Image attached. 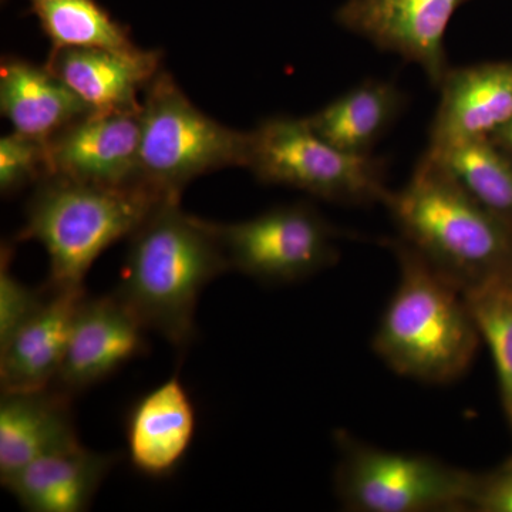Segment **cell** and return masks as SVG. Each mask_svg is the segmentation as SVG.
I'll return each instance as SVG.
<instances>
[{
  "mask_svg": "<svg viewBox=\"0 0 512 512\" xmlns=\"http://www.w3.org/2000/svg\"><path fill=\"white\" fill-rule=\"evenodd\" d=\"M491 140L495 141L498 146L503 147L504 150L512 154V121L510 124H507L503 130L498 131Z\"/></svg>",
  "mask_w": 512,
  "mask_h": 512,
  "instance_id": "obj_26",
  "label": "cell"
},
{
  "mask_svg": "<svg viewBox=\"0 0 512 512\" xmlns=\"http://www.w3.org/2000/svg\"><path fill=\"white\" fill-rule=\"evenodd\" d=\"M15 255L12 242L2 245L0 252V346L40 311L50 295V289H33L23 284L12 272Z\"/></svg>",
  "mask_w": 512,
  "mask_h": 512,
  "instance_id": "obj_24",
  "label": "cell"
},
{
  "mask_svg": "<svg viewBox=\"0 0 512 512\" xmlns=\"http://www.w3.org/2000/svg\"><path fill=\"white\" fill-rule=\"evenodd\" d=\"M165 200L143 183L106 187L50 175L36 185L15 242L45 248L50 289H82L99 256L130 237Z\"/></svg>",
  "mask_w": 512,
  "mask_h": 512,
  "instance_id": "obj_4",
  "label": "cell"
},
{
  "mask_svg": "<svg viewBox=\"0 0 512 512\" xmlns=\"http://www.w3.org/2000/svg\"><path fill=\"white\" fill-rule=\"evenodd\" d=\"M127 239L114 295L144 328L187 349L197 336L201 292L231 271L210 222L187 214L180 200H165Z\"/></svg>",
  "mask_w": 512,
  "mask_h": 512,
  "instance_id": "obj_1",
  "label": "cell"
},
{
  "mask_svg": "<svg viewBox=\"0 0 512 512\" xmlns=\"http://www.w3.org/2000/svg\"><path fill=\"white\" fill-rule=\"evenodd\" d=\"M427 151L474 200L512 231V154L491 138L429 147Z\"/></svg>",
  "mask_w": 512,
  "mask_h": 512,
  "instance_id": "obj_20",
  "label": "cell"
},
{
  "mask_svg": "<svg viewBox=\"0 0 512 512\" xmlns=\"http://www.w3.org/2000/svg\"><path fill=\"white\" fill-rule=\"evenodd\" d=\"M72 396L56 387L2 393L0 399V483L37 458L79 443Z\"/></svg>",
  "mask_w": 512,
  "mask_h": 512,
  "instance_id": "obj_17",
  "label": "cell"
},
{
  "mask_svg": "<svg viewBox=\"0 0 512 512\" xmlns=\"http://www.w3.org/2000/svg\"><path fill=\"white\" fill-rule=\"evenodd\" d=\"M116 454L73 444L37 458L8 480L6 488L30 512H83L116 466Z\"/></svg>",
  "mask_w": 512,
  "mask_h": 512,
  "instance_id": "obj_16",
  "label": "cell"
},
{
  "mask_svg": "<svg viewBox=\"0 0 512 512\" xmlns=\"http://www.w3.org/2000/svg\"><path fill=\"white\" fill-rule=\"evenodd\" d=\"M146 332L114 292L84 296L53 387L73 397L116 375L131 360L146 355Z\"/></svg>",
  "mask_w": 512,
  "mask_h": 512,
  "instance_id": "obj_10",
  "label": "cell"
},
{
  "mask_svg": "<svg viewBox=\"0 0 512 512\" xmlns=\"http://www.w3.org/2000/svg\"><path fill=\"white\" fill-rule=\"evenodd\" d=\"M430 128V148L493 138L512 121V62L450 67Z\"/></svg>",
  "mask_w": 512,
  "mask_h": 512,
  "instance_id": "obj_12",
  "label": "cell"
},
{
  "mask_svg": "<svg viewBox=\"0 0 512 512\" xmlns=\"http://www.w3.org/2000/svg\"><path fill=\"white\" fill-rule=\"evenodd\" d=\"M384 207L400 239L461 289L512 271V231L454 180L429 151Z\"/></svg>",
  "mask_w": 512,
  "mask_h": 512,
  "instance_id": "obj_3",
  "label": "cell"
},
{
  "mask_svg": "<svg viewBox=\"0 0 512 512\" xmlns=\"http://www.w3.org/2000/svg\"><path fill=\"white\" fill-rule=\"evenodd\" d=\"M468 510L512 512V464L491 476H476Z\"/></svg>",
  "mask_w": 512,
  "mask_h": 512,
  "instance_id": "obj_25",
  "label": "cell"
},
{
  "mask_svg": "<svg viewBox=\"0 0 512 512\" xmlns=\"http://www.w3.org/2000/svg\"><path fill=\"white\" fill-rule=\"evenodd\" d=\"M390 245L399 284L373 350L397 375L429 384L456 382L470 369L481 340L466 295L402 239Z\"/></svg>",
  "mask_w": 512,
  "mask_h": 512,
  "instance_id": "obj_2",
  "label": "cell"
},
{
  "mask_svg": "<svg viewBox=\"0 0 512 512\" xmlns=\"http://www.w3.org/2000/svg\"><path fill=\"white\" fill-rule=\"evenodd\" d=\"M259 183L284 185L343 205L383 204V158L346 153L319 136L306 117H269L249 131L247 167Z\"/></svg>",
  "mask_w": 512,
  "mask_h": 512,
  "instance_id": "obj_6",
  "label": "cell"
},
{
  "mask_svg": "<svg viewBox=\"0 0 512 512\" xmlns=\"http://www.w3.org/2000/svg\"><path fill=\"white\" fill-rule=\"evenodd\" d=\"M208 222L229 269L264 284H293L338 262V229L306 202L241 222Z\"/></svg>",
  "mask_w": 512,
  "mask_h": 512,
  "instance_id": "obj_8",
  "label": "cell"
},
{
  "mask_svg": "<svg viewBox=\"0 0 512 512\" xmlns=\"http://www.w3.org/2000/svg\"><path fill=\"white\" fill-rule=\"evenodd\" d=\"M47 141L12 131L0 138V192L10 197L50 177Z\"/></svg>",
  "mask_w": 512,
  "mask_h": 512,
  "instance_id": "obj_23",
  "label": "cell"
},
{
  "mask_svg": "<svg viewBox=\"0 0 512 512\" xmlns=\"http://www.w3.org/2000/svg\"><path fill=\"white\" fill-rule=\"evenodd\" d=\"M0 111L13 131L43 141L93 113L46 64L12 56L0 64Z\"/></svg>",
  "mask_w": 512,
  "mask_h": 512,
  "instance_id": "obj_18",
  "label": "cell"
},
{
  "mask_svg": "<svg viewBox=\"0 0 512 512\" xmlns=\"http://www.w3.org/2000/svg\"><path fill=\"white\" fill-rule=\"evenodd\" d=\"M481 339L493 355L505 416L512 429V271L464 289Z\"/></svg>",
  "mask_w": 512,
  "mask_h": 512,
  "instance_id": "obj_22",
  "label": "cell"
},
{
  "mask_svg": "<svg viewBox=\"0 0 512 512\" xmlns=\"http://www.w3.org/2000/svg\"><path fill=\"white\" fill-rule=\"evenodd\" d=\"M407 96L394 82L365 80L306 117L309 126L333 146L370 156L406 110Z\"/></svg>",
  "mask_w": 512,
  "mask_h": 512,
  "instance_id": "obj_19",
  "label": "cell"
},
{
  "mask_svg": "<svg viewBox=\"0 0 512 512\" xmlns=\"http://www.w3.org/2000/svg\"><path fill=\"white\" fill-rule=\"evenodd\" d=\"M160 50L117 52L104 47H63L46 66L94 113L140 111L138 94L161 70Z\"/></svg>",
  "mask_w": 512,
  "mask_h": 512,
  "instance_id": "obj_14",
  "label": "cell"
},
{
  "mask_svg": "<svg viewBox=\"0 0 512 512\" xmlns=\"http://www.w3.org/2000/svg\"><path fill=\"white\" fill-rule=\"evenodd\" d=\"M124 427L134 470L150 478L173 476L197 430L194 402L180 376L175 373L134 402Z\"/></svg>",
  "mask_w": 512,
  "mask_h": 512,
  "instance_id": "obj_13",
  "label": "cell"
},
{
  "mask_svg": "<svg viewBox=\"0 0 512 512\" xmlns=\"http://www.w3.org/2000/svg\"><path fill=\"white\" fill-rule=\"evenodd\" d=\"M339 461L335 488L345 510L355 512L466 511L476 474L424 454L386 450L335 434Z\"/></svg>",
  "mask_w": 512,
  "mask_h": 512,
  "instance_id": "obj_7",
  "label": "cell"
},
{
  "mask_svg": "<svg viewBox=\"0 0 512 512\" xmlns=\"http://www.w3.org/2000/svg\"><path fill=\"white\" fill-rule=\"evenodd\" d=\"M50 42V52L63 47H104L117 52L140 49L130 29L111 16L97 0H28Z\"/></svg>",
  "mask_w": 512,
  "mask_h": 512,
  "instance_id": "obj_21",
  "label": "cell"
},
{
  "mask_svg": "<svg viewBox=\"0 0 512 512\" xmlns=\"http://www.w3.org/2000/svg\"><path fill=\"white\" fill-rule=\"evenodd\" d=\"M140 127L141 183L167 200H181L200 175L247 167L249 131L202 113L163 69L144 92Z\"/></svg>",
  "mask_w": 512,
  "mask_h": 512,
  "instance_id": "obj_5",
  "label": "cell"
},
{
  "mask_svg": "<svg viewBox=\"0 0 512 512\" xmlns=\"http://www.w3.org/2000/svg\"><path fill=\"white\" fill-rule=\"evenodd\" d=\"M140 111H93L64 127L47 141L50 175L106 187L141 183Z\"/></svg>",
  "mask_w": 512,
  "mask_h": 512,
  "instance_id": "obj_11",
  "label": "cell"
},
{
  "mask_svg": "<svg viewBox=\"0 0 512 512\" xmlns=\"http://www.w3.org/2000/svg\"><path fill=\"white\" fill-rule=\"evenodd\" d=\"M470 0H345L336 9L340 28L382 52L419 66L439 89L450 69L446 32L454 13Z\"/></svg>",
  "mask_w": 512,
  "mask_h": 512,
  "instance_id": "obj_9",
  "label": "cell"
},
{
  "mask_svg": "<svg viewBox=\"0 0 512 512\" xmlns=\"http://www.w3.org/2000/svg\"><path fill=\"white\" fill-rule=\"evenodd\" d=\"M86 295V288L50 289L40 311L8 343L0 346L2 393L36 392L53 387L74 316Z\"/></svg>",
  "mask_w": 512,
  "mask_h": 512,
  "instance_id": "obj_15",
  "label": "cell"
}]
</instances>
